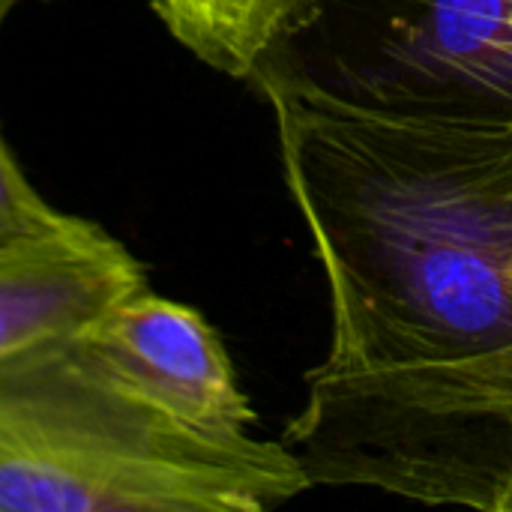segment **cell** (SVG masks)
<instances>
[{"instance_id":"cell-1","label":"cell","mask_w":512,"mask_h":512,"mask_svg":"<svg viewBox=\"0 0 512 512\" xmlns=\"http://www.w3.org/2000/svg\"><path fill=\"white\" fill-rule=\"evenodd\" d=\"M267 102L330 282L333 348L318 369H405L512 345V126Z\"/></svg>"},{"instance_id":"cell-2","label":"cell","mask_w":512,"mask_h":512,"mask_svg":"<svg viewBox=\"0 0 512 512\" xmlns=\"http://www.w3.org/2000/svg\"><path fill=\"white\" fill-rule=\"evenodd\" d=\"M306 489L282 441L183 426L96 375L72 336L0 357V512H264Z\"/></svg>"},{"instance_id":"cell-3","label":"cell","mask_w":512,"mask_h":512,"mask_svg":"<svg viewBox=\"0 0 512 512\" xmlns=\"http://www.w3.org/2000/svg\"><path fill=\"white\" fill-rule=\"evenodd\" d=\"M282 444L309 486H369L504 512L512 489V345L378 372L309 375Z\"/></svg>"},{"instance_id":"cell-4","label":"cell","mask_w":512,"mask_h":512,"mask_svg":"<svg viewBox=\"0 0 512 512\" xmlns=\"http://www.w3.org/2000/svg\"><path fill=\"white\" fill-rule=\"evenodd\" d=\"M249 84L264 99L512 126V0H303Z\"/></svg>"},{"instance_id":"cell-5","label":"cell","mask_w":512,"mask_h":512,"mask_svg":"<svg viewBox=\"0 0 512 512\" xmlns=\"http://www.w3.org/2000/svg\"><path fill=\"white\" fill-rule=\"evenodd\" d=\"M75 354L108 384L210 435H249L255 411L216 330L186 303L138 288L81 333Z\"/></svg>"},{"instance_id":"cell-6","label":"cell","mask_w":512,"mask_h":512,"mask_svg":"<svg viewBox=\"0 0 512 512\" xmlns=\"http://www.w3.org/2000/svg\"><path fill=\"white\" fill-rule=\"evenodd\" d=\"M144 285L141 261L108 231L0 261V357L75 336Z\"/></svg>"},{"instance_id":"cell-7","label":"cell","mask_w":512,"mask_h":512,"mask_svg":"<svg viewBox=\"0 0 512 512\" xmlns=\"http://www.w3.org/2000/svg\"><path fill=\"white\" fill-rule=\"evenodd\" d=\"M303 0H153L168 33L216 72L249 81Z\"/></svg>"},{"instance_id":"cell-8","label":"cell","mask_w":512,"mask_h":512,"mask_svg":"<svg viewBox=\"0 0 512 512\" xmlns=\"http://www.w3.org/2000/svg\"><path fill=\"white\" fill-rule=\"evenodd\" d=\"M102 231L96 222L54 207L24 174L0 132V261Z\"/></svg>"},{"instance_id":"cell-9","label":"cell","mask_w":512,"mask_h":512,"mask_svg":"<svg viewBox=\"0 0 512 512\" xmlns=\"http://www.w3.org/2000/svg\"><path fill=\"white\" fill-rule=\"evenodd\" d=\"M24 3H33V0H0V33H3V27H6V21H9Z\"/></svg>"},{"instance_id":"cell-10","label":"cell","mask_w":512,"mask_h":512,"mask_svg":"<svg viewBox=\"0 0 512 512\" xmlns=\"http://www.w3.org/2000/svg\"><path fill=\"white\" fill-rule=\"evenodd\" d=\"M504 512H512V489L510 495H507V501H504Z\"/></svg>"}]
</instances>
